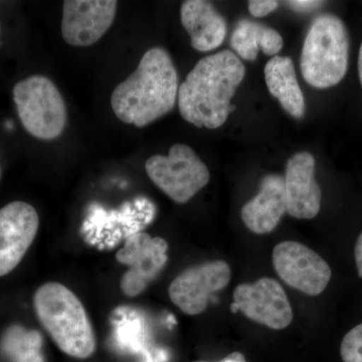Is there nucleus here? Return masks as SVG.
<instances>
[{
	"mask_svg": "<svg viewBox=\"0 0 362 362\" xmlns=\"http://www.w3.org/2000/svg\"><path fill=\"white\" fill-rule=\"evenodd\" d=\"M284 185L287 214L299 220L315 218L322 192L315 180V158L311 153L299 152L288 160Z\"/></svg>",
	"mask_w": 362,
	"mask_h": 362,
	"instance_id": "ddd939ff",
	"label": "nucleus"
},
{
	"mask_svg": "<svg viewBox=\"0 0 362 362\" xmlns=\"http://www.w3.org/2000/svg\"><path fill=\"white\" fill-rule=\"evenodd\" d=\"M230 47L240 58L255 61L259 49L267 56H276L283 47L280 33L273 28L249 20L238 23L230 37Z\"/></svg>",
	"mask_w": 362,
	"mask_h": 362,
	"instance_id": "f3484780",
	"label": "nucleus"
},
{
	"mask_svg": "<svg viewBox=\"0 0 362 362\" xmlns=\"http://www.w3.org/2000/svg\"><path fill=\"white\" fill-rule=\"evenodd\" d=\"M39 214L23 202L0 209V277L13 271L32 246L39 230Z\"/></svg>",
	"mask_w": 362,
	"mask_h": 362,
	"instance_id": "f8f14e48",
	"label": "nucleus"
},
{
	"mask_svg": "<svg viewBox=\"0 0 362 362\" xmlns=\"http://www.w3.org/2000/svg\"><path fill=\"white\" fill-rule=\"evenodd\" d=\"M0 175H1V171H0Z\"/></svg>",
	"mask_w": 362,
	"mask_h": 362,
	"instance_id": "393cba45",
	"label": "nucleus"
},
{
	"mask_svg": "<svg viewBox=\"0 0 362 362\" xmlns=\"http://www.w3.org/2000/svg\"><path fill=\"white\" fill-rule=\"evenodd\" d=\"M145 170L159 189L180 204L189 202L211 180L206 164L182 143L173 145L168 156L150 157Z\"/></svg>",
	"mask_w": 362,
	"mask_h": 362,
	"instance_id": "423d86ee",
	"label": "nucleus"
},
{
	"mask_svg": "<svg viewBox=\"0 0 362 362\" xmlns=\"http://www.w3.org/2000/svg\"><path fill=\"white\" fill-rule=\"evenodd\" d=\"M349 58V35L344 23L332 13L317 16L302 49L304 80L317 89L334 87L346 75Z\"/></svg>",
	"mask_w": 362,
	"mask_h": 362,
	"instance_id": "20e7f679",
	"label": "nucleus"
},
{
	"mask_svg": "<svg viewBox=\"0 0 362 362\" xmlns=\"http://www.w3.org/2000/svg\"><path fill=\"white\" fill-rule=\"evenodd\" d=\"M354 258H356L358 276L362 278V233L356 240V247H354Z\"/></svg>",
	"mask_w": 362,
	"mask_h": 362,
	"instance_id": "4be33fe9",
	"label": "nucleus"
},
{
	"mask_svg": "<svg viewBox=\"0 0 362 362\" xmlns=\"http://www.w3.org/2000/svg\"><path fill=\"white\" fill-rule=\"evenodd\" d=\"M287 213L284 176L268 175L259 185V194L243 206L245 226L257 235L273 232Z\"/></svg>",
	"mask_w": 362,
	"mask_h": 362,
	"instance_id": "4468645a",
	"label": "nucleus"
},
{
	"mask_svg": "<svg viewBox=\"0 0 362 362\" xmlns=\"http://www.w3.org/2000/svg\"><path fill=\"white\" fill-rule=\"evenodd\" d=\"M233 297L232 311L242 312L252 322L274 330L285 329L292 323L294 314L287 293L274 279L238 285Z\"/></svg>",
	"mask_w": 362,
	"mask_h": 362,
	"instance_id": "1a4fd4ad",
	"label": "nucleus"
},
{
	"mask_svg": "<svg viewBox=\"0 0 362 362\" xmlns=\"http://www.w3.org/2000/svg\"><path fill=\"white\" fill-rule=\"evenodd\" d=\"M273 266L286 285L308 296H318L331 280L332 272L325 259L310 247L285 240L274 247Z\"/></svg>",
	"mask_w": 362,
	"mask_h": 362,
	"instance_id": "0eeeda50",
	"label": "nucleus"
},
{
	"mask_svg": "<svg viewBox=\"0 0 362 362\" xmlns=\"http://www.w3.org/2000/svg\"><path fill=\"white\" fill-rule=\"evenodd\" d=\"M168 244L162 238H152L148 233H136L125 240L116 254L119 263L128 267L121 279V290L126 296L135 297L163 271L168 261Z\"/></svg>",
	"mask_w": 362,
	"mask_h": 362,
	"instance_id": "6e6552de",
	"label": "nucleus"
},
{
	"mask_svg": "<svg viewBox=\"0 0 362 362\" xmlns=\"http://www.w3.org/2000/svg\"><path fill=\"white\" fill-rule=\"evenodd\" d=\"M220 362H247V361L246 357L244 356V354H240V352L235 351L228 354V356L225 357V358H223V361H221Z\"/></svg>",
	"mask_w": 362,
	"mask_h": 362,
	"instance_id": "5701e85b",
	"label": "nucleus"
},
{
	"mask_svg": "<svg viewBox=\"0 0 362 362\" xmlns=\"http://www.w3.org/2000/svg\"><path fill=\"white\" fill-rule=\"evenodd\" d=\"M178 89L177 71L168 51L152 47L129 77L114 89L112 110L123 123L145 127L173 110Z\"/></svg>",
	"mask_w": 362,
	"mask_h": 362,
	"instance_id": "f03ea898",
	"label": "nucleus"
},
{
	"mask_svg": "<svg viewBox=\"0 0 362 362\" xmlns=\"http://www.w3.org/2000/svg\"><path fill=\"white\" fill-rule=\"evenodd\" d=\"M181 23L189 35L192 45L199 52L218 49L226 39L228 28L225 18L211 2L187 0L181 6Z\"/></svg>",
	"mask_w": 362,
	"mask_h": 362,
	"instance_id": "2eb2a0df",
	"label": "nucleus"
},
{
	"mask_svg": "<svg viewBox=\"0 0 362 362\" xmlns=\"http://www.w3.org/2000/svg\"><path fill=\"white\" fill-rule=\"evenodd\" d=\"M340 354L344 362H362V323L343 337Z\"/></svg>",
	"mask_w": 362,
	"mask_h": 362,
	"instance_id": "6ab92c4d",
	"label": "nucleus"
},
{
	"mask_svg": "<svg viewBox=\"0 0 362 362\" xmlns=\"http://www.w3.org/2000/svg\"><path fill=\"white\" fill-rule=\"evenodd\" d=\"M358 75L359 80H361V84L362 86V42L361 45V49H359L358 54Z\"/></svg>",
	"mask_w": 362,
	"mask_h": 362,
	"instance_id": "b1692460",
	"label": "nucleus"
},
{
	"mask_svg": "<svg viewBox=\"0 0 362 362\" xmlns=\"http://www.w3.org/2000/svg\"><path fill=\"white\" fill-rule=\"evenodd\" d=\"M39 321L59 349L69 356H92L97 343L84 305L65 285L49 282L33 298Z\"/></svg>",
	"mask_w": 362,
	"mask_h": 362,
	"instance_id": "7ed1b4c3",
	"label": "nucleus"
},
{
	"mask_svg": "<svg viewBox=\"0 0 362 362\" xmlns=\"http://www.w3.org/2000/svg\"><path fill=\"white\" fill-rule=\"evenodd\" d=\"M2 350L13 362H45L42 337L37 331H26L13 326L4 335Z\"/></svg>",
	"mask_w": 362,
	"mask_h": 362,
	"instance_id": "a211bd4d",
	"label": "nucleus"
},
{
	"mask_svg": "<svg viewBox=\"0 0 362 362\" xmlns=\"http://www.w3.org/2000/svg\"><path fill=\"white\" fill-rule=\"evenodd\" d=\"M245 75L244 64L228 49L199 59L178 89L181 117L197 127H221L235 110L230 100Z\"/></svg>",
	"mask_w": 362,
	"mask_h": 362,
	"instance_id": "f257e3e1",
	"label": "nucleus"
},
{
	"mask_svg": "<svg viewBox=\"0 0 362 362\" xmlns=\"http://www.w3.org/2000/svg\"><path fill=\"white\" fill-rule=\"evenodd\" d=\"M114 0H66L62 35L73 47H90L102 39L115 20Z\"/></svg>",
	"mask_w": 362,
	"mask_h": 362,
	"instance_id": "9b49d317",
	"label": "nucleus"
},
{
	"mask_svg": "<svg viewBox=\"0 0 362 362\" xmlns=\"http://www.w3.org/2000/svg\"><path fill=\"white\" fill-rule=\"evenodd\" d=\"M278 1L273 0H251L249 11L254 18H264L277 9Z\"/></svg>",
	"mask_w": 362,
	"mask_h": 362,
	"instance_id": "aec40b11",
	"label": "nucleus"
},
{
	"mask_svg": "<svg viewBox=\"0 0 362 362\" xmlns=\"http://www.w3.org/2000/svg\"><path fill=\"white\" fill-rule=\"evenodd\" d=\"M230 278V267L221 259L190 267L171 282L169 298L187 315H199L214 294L225 289Z\"/></svg>",
	"mask_w": 362,
	"mask_h": 362,
	"instance_id": "9d476101",
	"label": "nucleus"
},
{
	"mask_svg": "<svg viewBox=\"0 0 362 362\" xmlns=\"http://www.w3.org/2000/svg\"><path fill=\"white\" fill-rule=\"evenodd\" d=\"M265 81L272 96L290 116L303 118L306 106L291 59L275 56L265 66Z\"/></svg>",
	"mask_w": 362,
	"mask_h": 362,
	"instance_id": "dca6fc26",
	"label": "nucleus"
},
{
	"mask_svg": "<svg viewBox=\"0 0 362 362\" xmlns=\"http://www.w3.org/2000/svg\"><path fill=\"white\" fill-rule=\"evenodd\" d=\"M13 101L21 124L33 137L56 139L65 130V101L49 78L32 76L21 81L14 86Z\"/></svg>",
	"mask_w": 362,
	"mask_h": 362,
	"instance_id": "39448f33",
	"label": "nucleus"
},
{
	"mask_svg": "<svg viewBox=\"0 0 362 362\" xmlns=\"http://www.w3.org/2000/svg\"><path fill=\"white\" fill-rule=\"evenodd\" d=\"M288 6L299 13H309L315 11L323 4V1H314V0H296V1H287Z\"/></svg>",
	"mask_w": 362,
	"mask_h": 362,
	"instance_id": "412c9836",
	"label": "nucleus"
}]
</instances>
